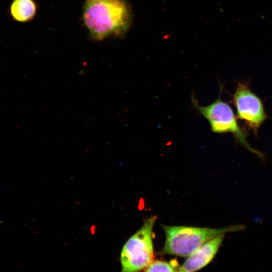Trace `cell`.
Listing matches in <instances>:
<instances>
[{
  "instance_id": "1",
  "label": "cell",
  "mask_w": 272,
  "mask_h": 272,
  "mask_svg": "<svg viewBox=\"0 0 272 272\" xmlns=\"http://www.w3.org/2000/svg\"><path fill=\"white\" fill-rule=\"evenodd\" d=\"M131 19L130 7L125 0H86L84 5V24L97 41L124 34Z\"/></svg>"
},
{
  "instance_id": "2",
  "label": "cell",
  "mask_w": 272,
  "mask_h": 272,
  "mask_svg": "<svg viewBox=\"0 0 272 272\" xmlns=\"http://www.w3.org/2000/svg\"><path fill=\"white\" fill-rule=\"evenodd\" d=\"M162 227L166 241L161 253L187 257L209 240L230 232L241 231L244 226L232 225L220 229L184 226H166Z\"/></svg>"
},
{
  "instance_id": "3",
  "label": "cell",
  "mask_w": 272,
  "mask_h": 272,
  "mask_svg": "<svg viewBox=\"0 0 272 272\" xmlns=\"http://www.w3.org/2000/svg\"><path fill=\"white\" fill-rule=\"evenodd\" d=\"M157 219L156 216L148 219L124 244L120 257L122 271H139L154 261L153 229Z\"/></svg>"
},
{
  "instance_id": "4",
  "label": "cell",
  "mask_w": 272,
  "mask_h": 272,
  "mask_svg": "<svg viewBox=\"0 0 272 272\" xmlns=\"http://www.w3.org/2000/svg\"><path fill=\"white\" fill-rule=\"evenodd\" d=\"M193 107L209 121L212 130L215 133H231L235 139L249 151L260 158L263 154L253 149L247 140V134L237 122L236 117L231 106L221 98L210 105L201 106L192 98Z\"/></svg>"
},
{
  "instance_id": "5",
  "label": "cell",
  "mask_w": 272,
  "mask_h": 272,
  "mask_svg": "<svg viewBox=\"0 0 272 272\" xmlns=\"http://www.w3.org/2000/svg\"><path fill=\"white\" fill-rule=\"evenodd\" d=\"M249 82H237L232 101L237 112V117L242 120L247 127L257 134L261 124L268 118L263 102L249 87Z\"/></svg>"
},
{
  "instance_id": "6",
  "label": "cell",
  "mask_w": 272,
  "mask_h": 272,
  "mask_svg": "<svg viewBox=\"0 0 272 272\" xmlns=\"http://www.w3.org/2000/svg\"><path fill=\"white\" fill-rule=\"evenodd\" d=\"M224 235L218 236L207 242L188 257L180 266V272H190L198 270L214 258L223 240Z\"/></svg>"
},
{
  "instance_id": "7",
  "label": "cell",
  "mask_w": 272,
  "mask_h": 272,
  "mask_svg": "<svg viewBox=\"0 0 272 272\" xmlns=\"http://www.w3.org/2000/svg\"><path fill=\"white\" fill-rule=\"evenodd\" d=\"M37 10V5L34 0H13L9 11L14 21L24 23L32 20Z\"/></svg>"
},
{
  "instance_id": "8",
  "label": "cell",
  "mask_w": 272,
  "mask_h": 272,
  "mask_svg": "<svg viewBox=\"0 0 272 272\" xmlns=\"http://www.w3.org/2000/svg\"><path fill=\"white\" fill-rule=\"evenodd\" d=\"M180 266L175 260L170 262L156 260L152 261L146 268L145 271H179Z\"/></svg>"
}]
</instances>
